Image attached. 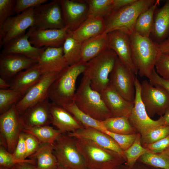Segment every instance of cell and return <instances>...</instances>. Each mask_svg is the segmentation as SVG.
Masks as SVG:
<instances>
[{
  "instance_id": "6da1fadb",
  "label": "cell",
  "mask_w": 169,
  "mask_h": 169,
  "mask_svg": "<svg viewBox=\"0 0 169 169\" xmlns=\"http://www.w3.org/2000/svg\"><path fill=\"white\" fill-rule=\"evenodd\" d=\"M87 64L81 60L59 73L48 90V97L52 102L62 106L74 101L77 79L85 71Z\"/></svg>"
},
{
  "instance_id": "7a4b0ae2",
  "label": "cell",
  "mask_w": 169,
  "mask_h": 169,
  "mask_svg": "<svg viewBox=\"0 0 169 169\" xmlns=\"http://www.w3.org/2000/svg\"><path fill=\"white\" fill-rule=\"evenodd\" d=\"M130 36L133 63L141 77L148 78L161 53L159 44L135 32Z\"/></svg>"
},
{
  "instance_id": "3957f363",
  "label": "cell",
  "mask_w": 169,
  "mask_h": 169,
  "mask_svg": "<svg viewBox=\"0 0 169 169\" xmlns=\"http://www.w3.org/2000/svg\"><path fill=\"white\" fill-rule=\"evenodd\" d=\"M77 147L88 169H117L124 158L117 153L90 141L75 138Z\"/></svg>"
},
{
  "instance_id": "277c9868",
  "label": "cell",
  "mask_w": 169,
  "mask_h": 169,
  "mask_svg": "<svg viewBox=\"0 0 169 169\" xmlns=\"http://www.w3.org/2000/svg\"><path fill=\"white\" fill-rule=\"evenodd\" d=\"M155 0H136L133 3L113 10L104 18L106 29L104 33L119 30L130 35L139 16L156 2Z\"/></svg>"
},
{
  "instance_id": "5b68a950",
  "label": "cell",
  "mask_w": 169,
  "mask_h": 169,
  "mask_svg": "<svg viewBox=\"0 0 169 169\" xmlns=\"http://www.w3.org/2000/svg\"><path fill=\"white\" fill-rule=\"evenodd\" d=\"M118 58L116 53L108 48L87 62L83 74L90 80L92 89L100 93L107 87L110 75Z\"/></svg>"
},
{
  "instance_id": "8992f818",
  "label": "cell",
  "mask_w": 169,
  "mask_h": 169,
  "mask_svg": "<svg viewBox=\"0 0 169 169\" xmlns=\"http://www.w3.org/2000/svg\"><path fill=\"white\" fill-rule=\"evenodd\" d=\"M74 101L80 110L97 120L111 117L100 93L92 89L90 80L85 75L76 91Z\"/></svg>"
},
{
  "instance_id": "52a82bcc",
  "label": "cell",
  "mask_w": 169,
  "mask_h": 169,
  "mask_svg": "<svg viewBox=\"0 0 169 169\" xmlns=\"http://www.w3.org/2000/svg\"><path fill=\"white\" fill-rule=\"evenodd\" d=\"M54 153L59 165L67 169H87L75 138L62 134L54 143Z\"/></svg>"
},
{
  "instance_id": "ba28073f",
  "label": "cell",
  "mask_w": 169,
  "mask_h": 169,
  "mask_svg": "<svg viewBox=\"0 0 169 169\" xmlns=\"http://www.w3.org/2000/svg\"><path fill=\"white\" fill-rule=\"evenodd\" d=\"M141 97L149 116L163 115L169 109V94L163 88L146 80L141 83Z\"/></svg>"
},
{
  "instance_id": "9c48e42d",
  "label": "cell",
  "mask_w": 169,
  "mask_h": 169,
  "mask_svg": "<svg viewBox=\"0 0 169 169\" xmlns=\"http://www.w3.org/2000/svg\"><path fill=\"white\" fill-rule=\"evenodd\" d=\"M34 25L38 29L66 28L60 0H53L34 8Z\"/></svg>"
},
{
  "instance_id": "30bf717a",
  "label": "cell",
  "mask_w": 169,
  "mask_h": 169,
  "mask_svg": "<svg viewBox=\"0 0 169 169\" xmlns=\"http://www.w3.org/2000/svg\"><path fill=\"white\" fill-rule=\"evenodd\" d=\"M34 8L7 18L0 28V46L25 34L26 30L34 25Z\"/></svg>"
},
{
  "instance_id": "8fae6325",
  "label": "cell",
  "mask_w": 169,
  "mask_h": 169,
  "mask_svg": "<svg viewBox=\"0 0 169 169\" xmlns=\"http://www.w3.org/2000/svg\"><path fill=\"white\" fill-rule=\"evenodd\" d=\"M135 96L134 105L128 117L130 123L139 132L141 136L151 129L163 125L162 116L153 120L148 115L141 97V83L136 77L135 81Z\"/></svg>"
},
{
  "instance_id": "7c38bea8",
  "label": "cell",
  "mask_w": 169,
  "mask_h": 169,
  "mask_svg": "<svg viewBox=\"0 0 169 169\" xmlns=\"http://www.w3.org/2000/svg\"><path fill=\"white\" fill-rule=\"evenodd\" d=\"M135 74L118 58L110 73V83L126 100L134 102Z\"/></svg>"
},
{
  "instance_id": "4fadbf2b",
  "label": "cell",
  "mask_w": 169,
  "mask_h": 169,
  "mask_svg": "<svg viewBox=\"0 0 169 169\" xmlns=\"http://www.w3.org/2000/svg\"><path fill=\"white\" fill-rule=\"evenodd\" d=\"M13 105L8 110L0 114V136L5 141L8 151L13 153L21 133L22 125L20 115Z\"/></svg>"
},
{
  "instance_id": "5bb4252c",
  "label": "cell",
  "mask_w": 169,
  "mask_h": 169,
  "mask_svg": "<svg viewBox=\"0 0 169 169\" xmlns=\"http://www.w3.org/2000/svg\"><path fill=\"white\" fill-rule=\"evenodd\" d=\"M59 73L53 72L44 74L16 104V109L20 115L30 106L48 97L49 87Z\"/></svg>"
},
{
  "instance_id": "9a60e30c",
  "label": "cell",
  "mask_w": 169,
  "mask_h": 169,
  "mask_svg": "<svg viewBox=\"0 0 169 169\" xmlns=\"http://www.w3.org/2000/svg\"><path fill=\"white\" fill-rule=\"evenodd\" d=\"M65 25L69 32L75 30L88 17V5L84 0H60Z\"/></svg>"
},
{
  "instance_id": "2e32d148",
  "label": "cell",
  "mask_w": 169,
  "mask_h": 169,
  "mask_svg": "<svg viewBox=\"0 0 169 169\" xmlns=\"http://www.w3.org/2000/svg\"><path fill=\"white\" fill-rule=\"evenodd\" d=\"M108 49L113 50L118 58L135 75L138 71L132 59L130 36L119 30H115L107 33Z\"/></svg>"
},
{
  "instance_id": "e0dca14e",
  "label": "cell",
  "mask_w": 169,
  "mask_h": 169,
  "mask_svg": "<svg viewBox=\"0 0 169 169\" xmlns=\"http://www.w3.org/2000/svg\"><path fill=\"white\" fill-rule=\"evenodd\" d=\"M37 60L22 55L1 53L0 54V76L7 81L13 79L23 70L35 65Z\"/></svg>"
},
{
  "instance_id": "ac0fdd59",
  "label": "cell",
  "mask_w": 169,
  "mask_h": 169,
  "mask_svg": "<svg viewBox=\"0 0 169 169\" xmlns=\"http://www.w3.org/2000/svg\"><path fill=\"white\" fill-rule=\"evenodd\" d=\"M69 31L66 27L63 29H38L34 28L29 39L33 46L41 48L63 47Z\"/></svg>"
},
{
  "instance_id": "d6986e66",
  "label": "cell",
  "mask_w": 169,
  "mask_h": 169,
  "mask_svg": "<svg viewBox=\"0 0 169 169\" xmlns=\"http://www.w3.org/2000/svg\"><path fill=\"white\" fill-rule=\"evenodd\" d=\"M33 28L34 26L30 27L25 34L11 40L3 45L2 53L20 54L38 61L46 48H38L31 44L29 39Z\"/></svg>"
},
{
  "instance_id": "ffe728a7",
  "label": "cell",
  "mask_w": 169,
  "mask_h": 169,
  "mask_svg": "<svg viewBox=\"0 0 169 169\" xmlns=\"http://www.w3.org/2000/svg\"><path fill=\"white\" fill-rule=\"evenodd\" d=\"M100 93L111 117H128L134 106V102L125 99L110 83Z\"/></svg>"
},
{
  "instance_id": "44dd1931",
  "label": "cell",
  "mask_w": 169,
  "mask_h": 169,
  "mask_svg": "<svg viewBox=\"0 0 169 169\" xmlns=\"http://www.w3.org/2000/svg\"><path fill=\"white\" fill-rule=\"evenodd\" d=\"M50 103L47 97L27 108L20 115L22 124L29 127L49 125L51 124Z\"/></svg>"
},
{
  "instance_id": "7402d4cb",
  "label": "cell",
  "mask_w": 169,
  "mask_h": 169,
  "mask_svg": "<svg viewBox=\"0 0 169 169\" xmlns=\"http://www.w3.org/2000/svg\"><path fill=\"white\" fill-rule=\"evenodd\" d=\"M67 135L75 138H81L92 141L104 148L114 151L125 159L123 151L110 136L95 128L84 127Z\"/></svg>"
},
{
  "instance_id": "603a6c76",
  "label": "cell",
  "mask_w": 169,
  "mask_h": 169,
  "mask_svg": "<svg viewBox=\"0 0 169 169\" xmlns=\"http://www.w3.org/2000/svg\"><path fill=\"white\" fill-rule=\"evenodd\" d=\"M44 74L59 73L69 66L63 54V47L46 48L37 64Z\"/></svg>"
},
{
  "instance_id": "cb8c5ba5",
  "label": "cell",
  "mask_w": 169,
  "mask_h": 169,
  "mask_svg": "<svg viewBox=\"0 0 169 169\" xmlns=\"http://www.w3.org/2000/svg\"><path fill=\"white\" fill-rule=\"evenodd\" d=\"M50 111L51 124L63 133L74 132L84 127L61 105L51 102Z\"/></svg>"
},
{
  "instance_id": "d4e9b609",
  "label": "cell",
  "mask_w": 169,
  "mask_h": 169,
  "mask_svg": "<svg viewBox=\"0 0 169 169\" xmlns=\"http://www.w3.org/2000/svg\"><path fill=\"white\" fill-rule=\"evenodd\" d=\"M169 36V0H167L162 7L156 10L150 37L159 44Z\"/></svg>"
},
{
  "instance_id": "484cf974",
  "label": "cell",
  "mask_w": 169,
  "mask_h": 169,
  "mask_svg": "<svg viewBox=\"0 0 169 169\" xmlns=\"http://www.w3.org/2000/svg\"><path fill=\"white\" fill-rule=\"evenodd\" d=\"M44 74L36 64L20 72L15 76L9 83L10 85L9 89L18 92L23 96Z\"/></svg>"
},
{
  "instance_id": "4316f807",
  "label": "cell",
  "mask_w": 169,
  "mask_h": 169,
  "mask_svg": "<svg viewBox=\"0 0 169 169\" xmlns=\"http://www.w3.org/2000/svg\"><path fill=\"white\" fill-rule=\"evenodd\" d=\"M105 29L104 18L88 17L75 30L69 33L74 38L82 43L91 38L104 33Z\"/></svg>"
},
{
  "instance_id": "83f0119b",
  "label": "cell",
  "mask_w": 169,
  "mask_h": 169,
  "mask_svg": "<svg viewBox=\"0 0 169 169\" xmlns=\"http://www.w3.org/2000/svg\"><path fill=\"white\" fill-rule=\"evenodd\" d=\"M54 149V144H41L36 151L29 157L35 161V169H56L57 168L59 164Z\"/></svg>"
},
{
  "instance_id": "f1b7e54d",
  "label": "cell",
  "mask_w": 169,
  "mask_h": 169,
  "mask_svg": "<svg viewBox=\"0 0 169 169\" xmlns=\"http://www.w3.org/2000/svg\"><path fill=\"white\" fill-rule=\"evenodd\" d=\"M107 33H103L82 42L81 60L87 62L108 48Z\"/></svg>"
},
{
  "instance_id": "f546056e",
  "label": "cell",
  "mask_w": 169,
  "mask_h": 169,
  "mask_svg": "<svg viewBox=\"0 0 169 169\" xmlns=\"http://www.w3.org/2000/svg\"><path fill=\"white\" fill-rule=\"evenodd\" d=\"M159 2V0H156L153 5L139 16L135 23L133 32L142 37H150L154 13Z\"/></svg>"
},
{
  "instance_id": "4dcf8cb0",
  "label": "cell",
  "mask_w": 169,
  "mask_h": 169,
  "mask_svg": "<svg viewBox=\"0 0 169 169\" xmlns=\"http://www.w3.org/2000/svg\"><path fill=\"white\" fill-rule=\"evenodd\" d=\"M22 131L35 136L41 143L53 144L63 133L49 125L29 127L22 124Z\"/></svg>"
},
{
  "instance_id": "1f68e13d",
  "label": "cell",
  "mask_w": 169,
  "mask_h": 169,
  "mask_svg": "<svg viewBox=\"0 0 169 169\" xmlns=\"http://www.w3.org/2000/svg\"><path fill=\"white\" fill-rule=\"evenodd\" d=\"M101 121L105 130L110 132L124 135L135 134L128 117H111Z\"/></svg>"
},
{
  "instance_id": "d6a6232c",
  "label": "cell",
  "mask_w": 169,
  "mask_h": 169,
  "mask_svg": "<svg viewBox=\"0 0 169 169\" xmlns=\"http://www.w3.org/2000/svg\"><path fill=\"white\" fill-rule=\"evenodd\" d=\"M82 43L74 38L69 32L62 47L64 56L69 66L81 60Z\"/></svg>"
},
{
  "instance_id": "836d02e7",
  "label": "cell",
  "mask_w": 169,
  "mask_h": 169,
  "mask_svg": "<svg viewBox=\"0 0 169 169\" xmlns=\"http://www.w3.org/2000/svg\"><path fill=\"white\" fill-rule=\"evenodd\" d=\"M84 127H91L102 131L105 130L101 121L94 119L80 110L74 101L62 105Z\"/></svg>"
},
{
  "instance_id": "e575fe53",
  "label": "cell",
  "mask_w": 169,
  "mask_h": 169,
  "mask_svg": "<svg viewBox=\"0 0 169 169\" xmlns=\"http://www.w3.org/2000/svg\"><path fill=\"white\" fill-rule=\"evenodd\" d=\"M85 1L88 5V17L104 18L113 10V0H85Z\"/></svg>"
},
{
  "instance_id": "d590c367",
  "label": "cell",
  "mask_w": 169,
  "mask_h": 169,
  "mask_svg": "<svg viewBox=\"0 0 169 169\" xmlns=\"http://www.w3.org/2000/svg\"><path fill=\"white\" fill-rule=\"evenodd\" d=\"M141 136L136 134L135 140L133 144L127 149L123 151L128 167H132L137 160L141 156L150 151L141 146Z\"/></svg>"
},
{
  "instance_id": "8d00e7d4",
  "label": "cell",
  "mask_w": 169,
  "mask_h": 169,
  "mask_svg": "<svg viewBox=\"0 0 169 169\" xmlns=\"http://www.w3.org/2000/svg\"><path fill=\"white\" fill-rule=\"evenodd\" d=\"M139 160L147 165L162 169H169V157L162 152L157 154L151 151L141 156Z\"/></svg>"
},
{
  "instance_id": "74e56055",
  "label": "cell",
  "mask_w": 169,
  "mask_h": 169,
  "mask_svg": "<svg viewBox=\"0 0 169 169\" xmlns=\"http://www.w3.org/2000/svg\"><path fill=\"white\" fill-rule=\"evenodd\" d=\"M23 97L18 92L11 89L0 90V114L8 110Z\"/></svg>"
},
{
  "instance_id": "f35d334b",
  "label": "cell",
  "mask_w": 169,
  "mask_h": 169,
  "mask_svg": "<svg viewBox=\"0 0 169 169\" xmlns=\"http://www.w3.org/2000/svg\"><path fill=\"white\" fill-rule=\"evenodd\" d=\"M23 162L30 163L35 165L36 164V161L34 160H22L16 157L13 153L9 152L4 146H0V167L9 168Z\"/></svg>"
},
{
  "instance_id": "ab89813d",
  "label": "cell",
  "mask_w": 169,
  "mask_h": 169,
  "mask_svg": "<svg viewBox=\"0 0 169 169\" xmlns=\"http://www.w3.org/2000/svg\"><path fill=\"white\" fill-rule=\"evenodd\" d=\"M169 135V126L161 125L154 128L143 136L141 140L145 144L155 143Z\"/></svg>"
},
{
  "instance_id": "60d3db41",
  "label": "cell",
  "mask_w": 169,
  "mask_h": 169,
  "mask_svg": "<svg viewBox=\"0 0 169 169\" xmlns=\"http://www.w3.org/2000/svg\"><path fill=\"white\" fill-rule=\"evenodd\" d=\"M110 136L117 143L123 151L127 149L134 142L136 135L120 134L113 133L106 130L101 131Z\"/></svg>"
},
{
  "instance_id": "b9f144b4",
  "label": "cell",
  "mask_w": 169,
  "mask_h": 169,
  "mask_svg": "<svg viewBox=\"0 0 169 169\" xmlns=\"http://www.w3.org/2000/svg\"><path fill=\"white\" fill-rule=\"evenodd\" d=\"M156 72L162 78L169 79V53H161L155 64Z\"/></svg>"
},
{
  "instance_id": "7bdbcfd3",
  "label": "cell",
  "mask_w": 169,
  "mask_h": 169,
  "mask_svg": "<svg viewBox=\"0 0 169 169\" xmlns=\"http://www.w3.org/2000/svg\"><path fill=\"white\" fill-rule=\"evenodd\" d=\"M16 0H0V28L14 12Z\"/></svg>"
},
{
  "instance_id": "ee69618b",
  "label": "cell",
  "mask_w": 169,
  "mask_h": 169,
  "mask_svg": "<svg viewBox=\"0 0 169 169\" xmlns=\"http://www.w3.org/2000/svg\"><path fill=\"white\" fill-rule=\"evenodd\" d=\"M47 0H16L15 12L19 14L32 8L46 3Z\"/></svg>"
},
{
  "instance_id": "f6af8a7d",
  "label": "cell",
  "mask_w": 169,
  "mask_h": 169,
  "mask_svg": "<svg viewBox=\"0 0 169 169\" xmlns=\"http://www.w3.org/2000/svg\"><path fill=\"white\" fill-rule=\"evenodd\" d=\"M24 133L27 150L26 154V158H27L29 157L36 151L41 143L33 135L27 133Z\"/></svg>"
},
{
  "instance_id": "bcb514c9",
  "label": "cell",
  "mask_w": 169,
  "mask_h": 169,
  "mask_svg": "<svg viewBox=\"0 0 169 169\" xmlns=\"http://www.w3.org/2000/svg\"><path fill=\"white\" fill-rule=\"evenodd\" d=\"M145 145L146 149L151 152L161 153L169 147V135L155 143Z\"/></svg>"
},
{
  "instance_id": "7dc6e473",
  "label": "cell",
  "mask_w": 169,
  "mask_h": 169,
  "mask_svg": "<svg viewBox=\"0 0 169 169\" xmlns=\"http://www.w3.org/2000/svg\"><path fill=\"white\" fill-rule=\"evenodd\" d=\"M26 151L25 133L23 131L20 135L16 147L13 154L19 159L25 160L26 159Z\"/></svg>"
},
{
  "instance_id": "c3c4849f",
  "label": "cell",
  "mask_w": 169,
  "mask_h": 169,
  "mask_svg": "<svg viewBox=\"0 0 169 169\" xmlns=\"http://www.w3.org/2000/svg\"><path fill=\"white\" fill-rule=\"evenodd\" d=\"M150 83L153 85H158L165 89L169 94V79L161 77L156 72L155 69L148 78Z\"/></svg>"
},
{
  "instance_id": "681fc988",
  "label": "cell",
  "mask_w": 169,
  "mask_h": 169,
  "mask_svg": "<svg viewBox=\"0 0 169 169\" xmlns=\"http://www.w3.org/2000/svg\"><path fill=\"white\" fill-rule=\"evenodd\" d=\"M136 1V0H113V10L120 8L130 4Z\"/></svg>"
},
{
  "instance_id": "f907efd6",
  "label": "cell",
  "mask_w": 169,
  "mask_h": 169,
  "mask_svg": "<svg viewBox=\"0 0 169 169\" xmlns=\"http://www.w3.org/2000/svg\"><path fill=\"white\" fill-rule=\"evenodd\" d=\"M159 47L161 53H169V36L164 41L159 44Z\"/></svg>"
},
{
  "instance_id": "816d5d0a",
  "label": "cell",
  "mask_w": 169,
  "mask_h": 169,
  "mask_svg": "<svg viewBox=\"0 0 169 169\" xmlns=\"http://www.w3.org/2000/svg\"><path fill=\"white\" fill-rule=\"evenodd\" d=\"M16 169H35V165L32 163L23 162L15 165Z\"/></svg>"
},
{
  "instance_id": "f5cc1de1",
  "label": "cell",
  "mask_w": 169,
  "mask_h": 169,
  "mask_svg": "<svg viewBox=\"0 0 169 169\" xmlns=\"http://www.w3.org/2000/svg\"><path fill=\"white\" fill-rule=\"evenodd\" d=\"M117 169H162L161 168H150L146 167L144 166H140L139 165H135V164L132 167H129L125 165V166L121 165Z\"/></svg>"
},
{
  "instance_id": "db71d44e",
  "label": "cell",
  "mask_w": 169,
  "mask_h": 169,
  "mask_svg": "<svg viewBox=\"0 0 169 169\" xmlns=\"http://www.w3.org/2000/svg\"><path fill=\"white\" fill-rule=\"evenodd\" d=\"M161 116L162 118L163 125L169 126V109Z\"/></svg>"
},
{
  "instance_id": "11a10c76",
  "label": "cell",
  "mask_w": 169,
  "mask_h": 169,
  "mask_svg": "<svg viewBox=\"0 0 169 169\" xmlns=\"http://www.w3.org/2000/svg\"><path fill=\"white\" fill-rule=\"evenodd\" d=\"M10 85L5 80L0 77V89L6 90L9 89Z\"/></svg>"
},
{
  "instance_id": "9f6ffc18",
  "label": "cell",
  "mask_w": 169,
  "mask_h": 169,
  "mask_svg": "<svg viewBox=\"0 0 169 169\" xmlns=\"http://www.w3.org/2000/svg\"><path fill=\"white\" fill-rule=\"evenodd\" d=\"M0 169H16L15 166L9 168L3 167H0Z\"/></svg>"
},
{
  "instance_id": "6f0895ef",
  "label": "cell",
  "mask_w": 169,
  "mask_h": 169,
  "mask_svg": "<svg viewBox=\"0 0 169 169\" xmlns=\"http://www.w3.org/2000/svg\"><path fill=\"white\" fill-rule=\"evenodd\" d=\"M162 152L165 154L169 157V147Z\"/></svg>"
},
{
  "instance_id": "680465c9",
  "label": "cell",
  "mask_w": 169,
  "mask_h": 169,
  "mask_svg": "<svg viewBox=\"0 0 169 169\" xmlns=\"http://www.w3.org/2000/svg\"><path fill=\"white\" fill-rule=\"evenodd\" d=\"M56 169H67L66 168H65L62 166L59 165L58 166Z\"/></svg>"
},
{
  "instance_id": "91938a15",
  "label": "cell",
  "mask_w": 169,
  "mask_h": 169,
  "mask_svg": "<svg viewBox=\"0 0 169 169\" xmlns=\"http://www.w3.org/2000/svg\"></svg>"
}]
</instances>
